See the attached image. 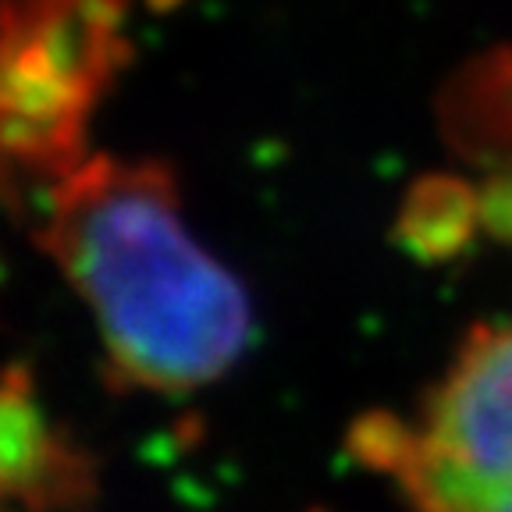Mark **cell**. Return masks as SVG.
Wrapping results in <instances>:
<instances>
[{
  "label": "cell",
  "mask_w": 512,
  "mask_h": 512,
  "mask_svg": "<svg viewBox=\"0 0 512 512\" xmlns=\"http://www.w3.org/2000/svg\"><path fill=\"white\" fill-rule=\"evenodd\" d=\"M480 232V192L459 175H420L406 189L395 217V242L420 264H448Z\"/></svg>",
  "instance_id": "5b68a950"
},
{
  "label": "cell",
  "mask_w": 512,
  "mask_h": 512,
  "mask_svg": "<svg viewBox=\"0 0 512 512\" xmlns=\"http://www.w3.org/2000/svg\"><path fill=\"white\" fill-rule=\"evenodd\" d=\"M36 246L93 313L118 392H196L246 352L249 299L192 239L168 164L86 157L50 182Z\"/></svg>",
  "instance_id": "6da1fadb"
},
{
  "label": "cell",
  "mask_w": 512,
  "mask_h": 512,
  "mask_svg": "<svg viewBox=\"0 0 512 512\" xmlns=\"http://www.w3.org/2000/svg\"><path fill=\"white\" fill-rule=\"evenodd\" d=\"M107 0H47L11 18L4 61V146L32 178L57 182L86 160V121L114 75Z\"/></svg>",
  "instance_id": "3957f363"
},
{
  "label": "cell",
  "mask_w": 512,
  "mask_h": 512,
  "mask_svg": "<svg viewBox=\"0 0 512 512\" xmlns=\"http://www.w3.org/2000/svg\"><path fill=\"white\" fill-rule=\"evenodd\" d=\"M0 495L8 512H86L100 495L96 456L50 420L25 363L0 392Z\"/></svg>",
  "instance_id": "277c9868"
},
{
  "label": "cell",
  "mask_w": 512,
  "mask_h": 512,
  "mask_svg": "<svg viewBox=\"0 0 512 512\" xmlns=\"http://www.w3.org/2000/svg\"><path fill=\"white\" fill-rule=\"evenodd\" d=\"M409 427V512H512V317L463 338Z\"/></svg>",
  "instance_id": "7a4b0ae2"
},
{
  "label": "cell",
  "mask_w": 512,
  "mask_h": 512,
  "mask_svg": "<svg viewBox=\"0 0 512 512\" xmlns=\"http://www.w3.org/2000/svg\"><path fill=\"white\" fill-rule=\"evenodd\" d=\"M480 192V232H488L495 242L512 246V157L488 171L477 185Z\"/></svg>",
  "instance_id": "ba28073f"
},
{
  "label": "cell",
  "mask_w": 512,
  "mask_h": 512,
  "mask_svg": "<svg viewBox=\"0 0 512 512\" xmlns=\"http://www.w3.org/2000/svg\"><path fill=\"white\" fill-rule=\"evenodd\" d=\"M459 146L473 150H505L512 146V68L480 86V107L452 114Z\"/></svg>",
  "instance_id": "8992f818"
},
{
  "label": "cell",
  "mask_w": 512,
  "mask_h": 512,
  "mask_svg": "<svg viewBox=\"0 0 512 512\" xmlns=\"http://www.w3.org/2000/svg\"><path fill=\"white\" fill-rule=\"evenodd\" d=\"M409 434H413V427L406 420L384 413V409H374V413L360 416L349 427V441L345 445H349L352 459H360L363 466H370L377 473L395 477L409 452Z\"/></svg>",
  "instance_id": "52a82bcc"
},
{
  "label": "cell",
  "mask_w": 512,
  "mask_h": 512,
  "mask_svg": "<svg viewBox=\"0 0 512 512\" xmlns=\"http://www.w3.org/2000/svg\"><path fill=\"white\" fill-rule=\"evenodd\" d=\"M310 512H320V509H310Z\"/></svg>",
  "instance_id": "9c48e42d"
}]
</instances>
